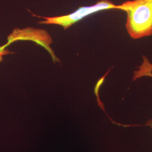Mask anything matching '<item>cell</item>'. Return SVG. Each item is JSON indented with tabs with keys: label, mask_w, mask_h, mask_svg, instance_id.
I'll list each match as a JSON object with an SVG mask.
<instances>
[{
	"label": "cell",
	"mask_w": 152,
	"mask_h": 152,
	"mask_svg": "<svg viewBox=\"0 0 152 152\" xmlns=\"http://www.w3.org/2000/svg\"><path fill=\"white\" fill-rule=\"evenodd\" d=\"M144 126L149 127L152 129V119H151V120H148L147 121V122L144 125Z\"/></svg>",
	"instance_id": "277c9868"
},
{
	"label": "cell",
	"mask_w": 152,
	"mask_h": 152,
	"mask_svg": "<svg viewBox=\"0 0 152 152\" xmlns=\"http://www.w3.org/2000/svg\"><path fill=\"white\" fill-rule=\"evenodd\" d=\"M117 5H115L109 0H101L92 6L80 7L76 11L66 15L54 17L33 15L45 19L44 20L38 22L39 24H56L63 27L66 30L73 24L80 21L82 19L91 14L104 10L112 9L117 10Z\"/></svg>",
	"instance_id": "7a4b0ae2"
},
{
	"label": "cell",
	"mask_w": 152,
	"mask_h": 152,
	"mask_svg": "<svg viewBox=\"0 0 152 152\" xmlns=\"http://www.w3.org/2000/svg\"><path fill=\"white\" fill-rule=\"evenodd\" d=\"M117 10L126 12L125 27L131 38L152 36V6L141 0H130L117 5Z\"/></svg>",
	"instance_id": "6da1fadb"
},
{
	"label": "cell",
	"mask_w": 152,
	"mask_h": 152,
	"mask_svg": "<svg viewBox=\"0 0 152 152\" xmlns=\"http://www.w3.org/2000/svg\"><path fill=\"white\" fill-rule=\"evenodd\" d=\"M7 46H9V45H7V44H6L5 45L0 47V62L2 61V60H3L4 56L11 53V52L10 51H9L8 50L6 49V48Z\"/></svg>",
	"instance_id": "3957f363"
},
{
	"label": "cell",
	"mask_w": 152,
	"mask_h": 152,
	"mask_svg": "<svg viewBox=\"0 0 152 152\" xmlns=\"http://www.w3.org/2000/svg\"><path fill=\"white\" fill-rule=\"evenodd\" d=\"M141 1H142L144 2H147L148 4H149V5L152 6V0H141Z\"/></svg>",
	"instance_id": "5b68a950"
}]
</instances>
